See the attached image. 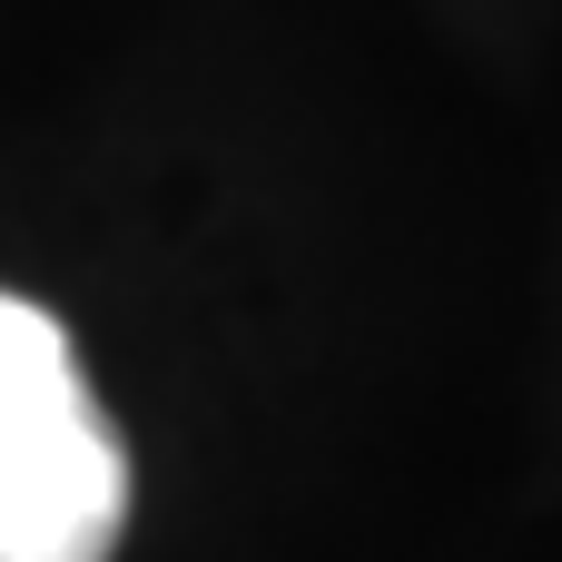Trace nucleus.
Returning a JSON list of instances; mask_svg holds the SVG:
<instances>
[{"mask_svg":"<svg viewBox=\"0 0 562 562\" xmlns=\"http://www.w3.org/2000/svg\"><path fill=\"white\" fill-rule=\"evenodd\" d=\"M128 454L49 306L0 296V562H109Z\"/></svg>","mask_w":562,"mask_h":562,"instance_id":"obj_1","label":"nucleus"}]
</instances>
